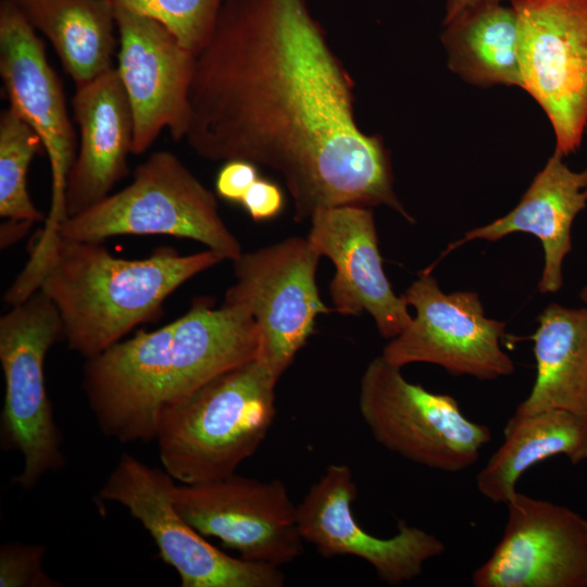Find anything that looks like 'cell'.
<instances>
[{"mask_svg":"<svg viewBox=\"0 0 587 587\" xmlns=\"http://www.w3.org/2000/svg\"><path fill=\"white\" fill-rule=\"evenodd\" d=\"M357 495L351 469L330 464L297 505L303 540L324 558H360L374 567L383 582L399 586L419 577L428 560L445 552L441 539L403 521L392 537L369 534L354 519L352 503Z\"/></svg>","mask_w":587,"mask_h":587,"instance_id":"cell-16","label":"cell"},{"mask_svg":"<svg viewBox=\"0 0 587 587\" xmlns=\"http://www.w3.org/2000/svg\"><path fill=\"white\" fill-rule=\"evenodd\" d=\"M321 258L308 238L292 237L233 261L235 283L224 302L251 314L259 333L257 358L278 378L312 334L316 316L332 311L315 282Z\"/></svg>","mask_w":587,"mask_h":587,"instance_id":"cell-10","label":"cell"},{"mask_svg":"<svg viewBox=\"0 0 587 587\" xmlns=\"http://www.w3.org/2000/svg\"><path fill=\"white\" fill-rule=\"evenodd\" d=\"M359 410L379 445L438 471L453 473L472 466L491 440L488 426L467 419L452 396L410 383L401 367L383 355L363 373Z\"/></svg>","mask_w":587,"mask_h":587,"instance_id":"cell-7","label":"cell"},{"mask_svg":"<svg viewBox=\"0 0 587 587\" xmlns=\"http://www.w3.org/2000/svg\"><path fill=\"white\" fill-rule=\"evenodd\" d=\"M34 223L28 221L8 220L1 225V248L21 238Z\"/></svg>","mask_w":587,"mask_h":587,"instance_id":"cell-29","label":"cell"},{"mask_svg":"<svg viewBox=\"0 0 587 587\" xmlns=\"http://www.w3.org/2000/svg\"><path fill=\"white\" fill-rule=\"evenodd\" d=\"M40 545L5 544L0 549V587H59L42 567Z\"/></svg>","mask_w":587,"mask_h":587,"instance_id":"cell-26","label":"cell"},{"mask_svg":"<svg viewBox=\"0 0 587 587\" xmlns=\"http://www.w3.org/2000/svg\"><path fill=\"white\" fill-rule=\"evenodd\" d=\"M354 101L307 0H223L195 55L184 139L208 161L277 172L298 223L340 205H385L414 223L395 191L390 153L360 128Z\"/></svg>","mask_w":587,"mask_h":587,"instance_id":"cell-1","label":"cell"},{"mask_svg":"<svg viewBox=\"0 0 587 587\" xmlns=\"http://www.w3.org/2000/svg\"><path fill=\"white\" fill-rule=\"evenodd\" d=\"M120 235H168L201 242L236 260L241 245L222 220L211 190L170 151L139 164L130 184L65 218L59 236L102 242Z\"/></svg>","mask_w":587,"mask_h":587,"instance_id":"cell-5","label":"cell"},{"mask_svg":"<svg viewBox=\"0 0 587 587\" xmlns=\"http://www.w3.org/2000/svg\"><path fill=\"white\" fill-rule=\"evenodd\" d=\"M165 25L195 55L207 41L223 0H108Z\"/></svg>","mask_w":587,"mask_h":587,"instance_id":"cell-25","label":"cell"},{"mask_svg":"<svg viewBox=\"0 0 587 587\" xmlns=\"http://www.w3.org/2000/svg\"><path fill=\"white\" fill-rule=\"evenodd\" d=\"M442 25L440 38L451 72L467 84L484 88H522L519 23L509 2H480Z\"/></svg>","mask_w":587,"mask_h":587,"instance_id":"cell-22","label":"cell"},{"mask_svg":"<svg viewBox=\"0 0 587 587\" xmlns=\"http://www.w3.org/2000/svg\"><path fill=\"white\" fill-rule=\"evenodd\" d=\"M43 149L37 133L12 109L0 115V215L7 220L46 221L27 190V172L34 155Z\"/></svg>","mask_w":587,"mask_h":587,"instance_id":"cell-24","label":"cell"},{"mask_svg":"<svg viewBox=\"0 0 587 587\" xmlns=\"http://www.w3.org/2000/svg\"><path fill=\"white\" fill-rule=\"evenodd\" d=\"M173 502L197 532L220 539L245 560L280 566L301 554L304 540L297 505L282 480L234 473L216 480L175 485Z\"/></svg>","mask_w":587,"mask_h":587,"instance_id":"cell-13","label":"cell"},{"mask_svg":"<svg viewBox=\"0 0 587 587\" xmlns=\"http://www.w3.org/2000/svg\"><path fill=\"white\" fill-rule=\"evenodd\" d=\"M524 89L552 126L555 152H576L587 129V0H510Z\"/></svg>","mask_w":587,"mask_h":587,"instance_id":"cell-8","label":"cell"},{"mask_svg":"<svg viewBox=\"0 0 587 587\" xmlns=\"http://www.w3.org/2000/svg\"><path fill=\"white\" fill-rule=\"evenodd\" d=\"M278 379L254 358L167 407L155 437L163 469L182 484L234 474L271 428Z\"/></svg>","mask_w":587,"mask_h":587,"instance_id":"cell-4","label":"cell"},{"mask_svg":"<svg viewBox=\"0 0 587 587\" xmlns=\"http://www.w3.org/2000/svg\"><path fill=\"white\" fill-rule=\"evenodd\" d=\"M52 45L75 86L112 66L115 8L108 0H10Z\"/></svg>","mask_w":587,"mask_h":587,"instance_id":"cell-23","label":"cell"},{"mask_svg":"<svg viewBox=\"0 0 587 587\" xmlns=\"http://www.w3.org/2000/svg\"><path fill=\"white\" fill-rule=\"evenodd\" d=\"M72 107L79 142L66 180V218L107 198L127 175L134 140L132 110L114 66L76 85Z\"/></svg>","mask_w":587,"mask_h":587,"instance_id":"cell-18","label":"cell"},{"mask_svg":"<svg viewBox=\"0 0 587 587\" xmlns=\"http://www.w3.org/2000/svg\"><path fill=\"white\" fill-rule=\"evenodd\" d=\"M259 333L240 304L197 299L186 314L87 358L83 388L100 430L120 442L155 439L162 412L258 357Z\"/></svg>","mask_w":587,"mask_h":587,"instance_id":"cell-2","label":"cell"},{"mask_svg":"<svg viewBox=\"0 0 587 587\" xmlns=\"http://www.w3.org/2000/svg\"><path fill=\"white\" fill-rule=\"evenodd\" d=\"M579 297L580 299L585 302V304L587 305V286H585L580 294H579Z\"/></svg>","mask_w":587,"mask_h":587,"instance_id":"cell-31","label":"cell"},{"mask_svg":"<svg viewBox=\"0 0 587 587\" xmlns=\"http://www.w3.org/2000/svg\"><path fill=\"white\" fill-rule=\"evenodd\" d=\"M284 195L275 183L259 177L247 190L240 203L255 222L278 215L284 208Z\"/></svg>","mask_w":587,"mask_h":587,"instance_id":"cell-28","label":"cell"},{"mask_svg":"<svg viewBox=\"0 0 587 587\" xmlns=\"http://www.w3.org/2000/svg\"><path fill=\"white\" fill-rule=\"evenodd\" d=\"M402 296L416 314L385 346L382 355L388 363H430L480 380L514 373L513 360L501 348L505 323L485 315L477 292H444L430 272L423 271Z\"/></svg>","mask_w":587,"mask_h":587,"instance_id":"cell-12","label":"cell"},{"mask_svg":"<svg viewBox=\"0 0 587 587\" xmlns=\"http://www.w3.org/2000/svg\"><path fill=\"white\" fill-rule=\"evenodd\" d=\"M563 158L554 151L513 210L466 232L461 239L448 245L440 259L475 239L494 242L513 233L532 234L541 241L545 252L538 290L558 292L563 285V260L572 250L573 222L587 207V167L573 171Z\"/></svg>","mask_w":587,"mask_h":587,"instance_id":"cell-19","label":"cell"},{"mask_svg":"<svg viewBox=\"0 0 587 587\" xmlns=\"http://www.w3.org/2000/svg\"><path fill=\"white\" fill-rule=\"evenodd\" d=\"M63 338L52 301L37 290L0 319V363L4 377L1 444L23 459L13 483L34 488L64 465L61 434L48 398L43 364L50 348Z\"/></svg>","mask_w":587,"mask_h":587,"instance_id":"cell-6","label":"cell"},{"mask_svg":"<svg viewBox=\"0 0 587 587\" xmlns=\"http://www.w3.org/2000/svg\"><path fill=\"white\" fill-rule=\"evenodd\" d=\"M503 535L472 575L475 587H587V520L522 492L507 502Z\"/></svg>","mask_w":587,"mask_h":587,"instance_id":"cell-15","label":"cell"},{"mask_svg":"<svg viewBox=\"0 0 587 587\" xmlns=\"http://www.w3.org/2000/svg\"><path fill=\"white\" fill-rule=\"evenodd\" d=\"M503 435L501 446L476 476L479 494L495 503L507 504L521 476L550 457L565 455L574 465L587 460V414L547 410L511 416Z\"/></svg>","mask_w":587,"mask_h":587,"instance_id":"cell-21","label":"cell"},{"mask_svg":"<svg viewBox=\"0 0 587 587\" xmlns=\"http://www.w3.org/2000/svg\"><path fill=\"white\" fill-rule=\"evenodd\" d=\"M310 222L308 240L335 266L329 285L334 310L342 315L369 313L384 338L400 334L413 317L384 272L372 209L326 208L314 213Z\"/></svg>","mask_w":587,"mask_h":587,"instance_id":"cell-17","label":"cell"},{"mask_svg":"<svg viewBox=\"0 0 587 587\" xmlns=\"http://www.w3.org/2000/svg\"><path fill=\"white\" fill-rule=\"evenodd\" d=\"M257 165L245 160H229L224 162L215 179V190L221 198L239 202L259 178Z\"/></svg>","mask_w":587,"mask_h":587,"instance_id":"cell-27","label":"cell"},{"mask_svg":"<svg viewBox=\"0 0 587 587\" xmlns=\"http://www.w3.org/2000/svg\"><path fill=\"white\" fill-rule=\"evenodd\" d=\"M117 66L133 114V153L146 152L167 129L178 141L189 121L195 54L162 23L115 8Z\"/></svg>","mask_w":587,"mask_h":587,"instance_id":"cell-14","label":"cell"},{"mask_svg":"<svg viewBox=\"0 0 587 587\" xmlns=\"http://www.w3.org/2000/svg\"><path fill=\"white\" fill-rule=\"evenodd\" d=\"M0 76L9 108L37 133L50 162V211L29 255L33 263L40 264L55 245L60 225L66 218V180L77 143L62 85L47 61L43 42L10 0L0 2Z\"/></svg>","mask_w":587,"mask_h":587,"instance_id":"cell-11","label":"cell"},{"mask_svg":"<svg viewBox=\"0 0 587 587\" xmlns=\"http://www.w3.org/2000/svg\"><path fill=\"white\" fill-rule=\"evenodd\" d=\"M174 478L124 453L100 490V498L125 507L154 540L161 559L182 587H280L285 575L267 563L233 558L204 539L176 510Z\"/></svg>","mask_w":587,"mask_h":587,"instance_id":"cell-9","label":"cell"},{"mask_svg":"<svg viewBox=\"0 0 587 587\" xmlns=\"http://www.w3.org/2000/svg\"><path fill=\"white\" fill-rule=\"evenodd\" d=\"M484 1L510 2V0H447L445 17H444L442 23L449 22L462 11L469 8H472Z\"/></svg>","mask_w":587,"mask_h":587,"instance_id":"cell-30","label":"cell"},{"mask_svg":"<svg viewBox=\"0 0 587 587\" xmlns=\"http://www.w3.org/2000/svg\"><path fill=\"white\" fill-rule=\"evenodd\" d=\"M225 260L213 250L183 255L161 247L143 259L112 255L101 242L58 237L39 276L68 348L86 359L151 320L185 282Z\"/></svg>","mask_w":587,"mask_h":587,"instance_id":"cell-3","label":"cell"},{"mask_svg":"<svg viewBox=\"0 0 587 587\" xmlns=\"http://www.w3.org/2000/svg\"><path fill=\"white\" fill-rule=\"evenodd\" d=\"M586 134H587V129H586Z\"/></svg>","mask_w":587,"mask_h":587,"instance_id":"cell-32","label":"cell"},{"mask_svg":"<svg viewBox=\"0 0 587 587\" xmlns=\"http://www.w3.org/2000/svg\"><path fill=\"white\" fill-rule=\"evenodd\" d=\"M536 378L513 417L547 410L587 414V308L551 303L537 317Z\"/></svg>","mask_w":587,"mask_h":587,"instance_id":"cell-20","label":"cell"}]
</instances>
